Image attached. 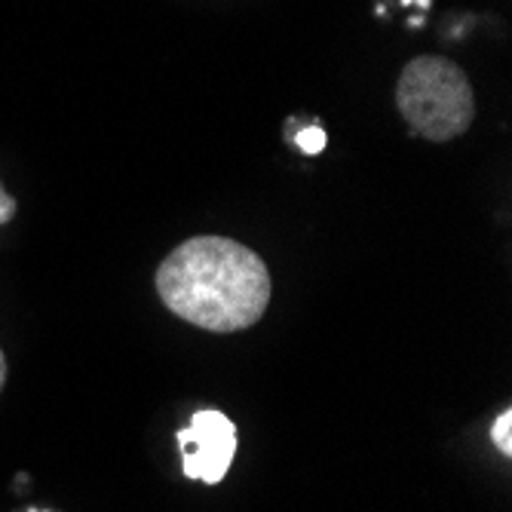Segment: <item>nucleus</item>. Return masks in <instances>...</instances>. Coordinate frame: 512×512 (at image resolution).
Instances as JSON below:
<instances>
[{
  "mask_svg": "<svg viewBox=\"0 0 512 512\" xmlns=\"http://www.w3.org/2000/svg\"><path fill=\"white\" fill-rule=\"evenodd\" d=\"M163 307L212 335H234L258 325L273 298V279L258 252L200 234L175 246L154 276Z\"/></svg>",
  "mask_w": 512,
  "mask_h": 512,
  "instance_id": "f257e3e1",
  "label": "nucleus"
},
{
  "mask_svg": "<svg viewBox=\"0 0 512 512\" xmlns=\"http://www.w3.org/2000/svg\"><path fill=\"white\" fill-rule=\"evenodd\" d=\"M396 108L411 135L445 145L476 120V96L470 77L445 56H417L396 80Z\"/></svg>",
  "mask_w": 512,
  "mask_h": 512,
  "instance_id": "f03ea898",
  "label": "nucleus"
},
{
  "mask_svg": "<svg viewBox=\"0 0 512 512\" xmlns=\"http://www.w3.org/2000/svg\"><path fill=\"white\" fill-rule=\"evenodd\" d=\"M181 448V470L188 479L203 485H218L230 473L237 457V427L218 408H200L191 414L188 427L175 433Z\"/></svg>",
  "mask_w": 512,
  "mask_h": 512,
  "instance_id": "7ed1b4c3",
  "label": "nucleus"
},
{
  "mask_svg": "<svg viewBox=\"0 0 512 512\" xmlns=\"http://www.w3.org/2000/svg\"><path fill=\"white\" fill-rule=\"evenodd\" d=\"M289 142L295 148H301L307 157H316L325 151V145H329V135H325V129L319 123H310V126L298 129V135H289Z\"/></svg>",
  "mask_w": 512,
  "mask_h": 512,
  "instance_id": "20e7f679",
  "label": "nucleus"
},
{
  "mask_svg": "<svg viewBox=\"0 0 512 512\" xmlns=\"http://www.w3.org/2000/svg\"><path fill=\"white\" fill-rule=\"evenodd\" d=\"M491 442L503 457H512V408H503L491 424Z\"/></svg>",
  "mask_w": 512,
  "mask_h": 512,
  "instance_id": "39448f33",
  "label": "nucleus"
},
{
  "mask_svg": "<svg viewBox=\"0 0 512 512\" xmlns=\"http://www.w3.org/2000/svg\"><path fill=\"white\" fill-rule=\"evenodd\" d=\"M16 212H19V203L4 191V184H0V227L10 224L16 218Z\"/></svg>",
  "mask_w": 512,
  "mask_h": 512,
  "instance_id": "423d86ee",
  "label": "nucleus"
},
{
  "mask_svg": "<svg viewBox=\"0 0 512 512\" xmlns=\"http://www.w3.org/2000/svg\"><path fill=\"white\" fill-rule=\"evenodd\" d=\"M4 384H7V356L0 350V393H4Z\"/></svg>",
  "mask_w": 512,
  "mask_h": 512,
  "instance_id": "0eeeda50",
  "label": "nucleus"
},
{
  "mask_svg": "<svg viewBox=\"0 0 512 512\" xmlns=\"http://www.w3.org/2000/svg\"><path fill=\"white\" fill-rule=\"evenodd\" d=\"M28 512H53V509H28Z\"/></svg>",
  "mask_w": 512,
  "mask_h": 512,
  "instance_id": "6e6552de",
  "label": "nucleus"
}]
</instances>
